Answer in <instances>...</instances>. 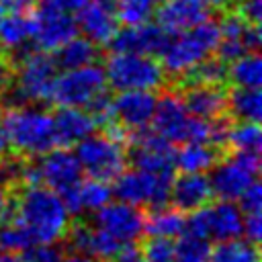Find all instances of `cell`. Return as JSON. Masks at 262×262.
<instances>
[{
    "label": "cell",
    "instance_id": "11",
    "mask_svg": "<svg viewBox=\"0 0 262 262\" xmlns=\"http://www.w3.org/2000/svg\"><path fill=\"white\" fill-rule=\"evenodd\" d=\"M127 164L137 170L164 174L174 172V143L158 135L154 129H139L127 137Z\"/></svg>",
    "mask_w": 262,
    "mask_h": 262
},
{
    "label": "cell",
    "instance_id": "24",
    "mask_svg": "<svg viewBox=\"0 0 262 262\" xmlns=\"http://www.w3.org/2000/svg\"><path fill=\"white\" fill-rule=\"evenodd\" d=\"M98 45L92 43L88 37H72L61 47L53 51V59L57 70H74L88 63H96L98 59Z\"/></svg>",
    "mask_w": 262,
    "mask_h": 262
},
{
    "label": "cell",
    "instance_id": "13",
    "mask_svg": "<svg viewBox=\"0 0 262 262\" xmlns=\"http://www.w3.org/2000/svg\"><path fill=\"white\" fill-rule=\"evenodd\" d=\"M143 221L145 215L139 207L123 203V201H108L102 209L94 213L92 225L108 231L121 244L137 242L143 235Z\"/></svg>",
    "mask_w": 262,
    "mask_h": 262
},
{
    "label": "cell",
    "instance_id": "22",
    "mask_svg": "<svg viewBox=\"0 0 262 262\" xmlns=\"http://www.w3.org/2000/svg\"><path fill=\"white\" fill-rule=\"evenodd\" d=\"M96 123L86 108L78 106H57L53 115L55 147H74L78 141L94 133Z\"/></svg>",
    "mask_w": 262,
    "mask_h": 262
},
{
    "label": "cell",
    "instance_id": "48",
    "mask_svg": "<svg viewBox=\"0 0 262 262\" xmlns=\"http://www.w3.org/2000/svg\"><path fill=\"white\" fill-rule=\"evenodd\" d=\"M102 2H108V4H115V0H102Z\"/></svg>",
    "mask_w": 262,
    "mask_h": 262
},
{
    "label": "cell",
    "instance_id": "9",
    "mask_svg": "<svg viewBox=\"0 0 262 262\" xmlns=\"http://www.w3.org/2000/svg\"><path fill=\"white\" fill-rule=\"evenodd\" d=\"M244 225V213L237 207L235 201H223L209 203L196 211H190V215L184 221V233L203 237V239H235L242 235Z\"/></svg>",
    "mask_w": 262,
    "mask_h": 262
},
{
    "label": "cell",
    "instance_id": "40",
    "mask_svg": "<svg viewBox=\"0 0 262 262\" xmlns=\"http://www.w3.org/2000/svg\"><path fill=\"white\" fill-rule=\"evenodd\" d=\"M88 0H39L35 6L41 8H51V10H61V12H78Z\"/></svg>",
    "mask_w": 262,
    "mask_h": 262
},
{
    "label": "cell",
    "instance_id": "39",
    "mask_svg": "<svg viewBox=\"0 0 262 262\" xmlns=\"http://www.w3.org/2000/svg\"><path fill=\"white\" fill-rule=\"evenodd\" d=\"M242 235H246V239L258 244L260 235H262V219H260V211L258 213H244V225H242Z\"/></svg>",
    "mask_w": 262,
    "mask_h": 262
},
{
    "label": "cell",
    "instance_id": "16",
    "mask_svg": "<svg viewBox=\"0 0 262 262\" xmlns=\"http://www.w3.org/2000/svg\"><path fill=\"white\" fill-rule=\"evenodd\" d=\"M156 90H121L113 98L115 123L121 125L127 133L149 127L156 108Z\"/></svg>",
    "mask_w": 262,
    "mask_h": 262
},
{
    "label": "cell",
    "instance_id": "38",
    "mask_svg": "<svg viewBox=\"0 0 262 262\" xmlns=\"http://www.w3.org/2000/svg\"><path fill=\"white\" fill-rule=\"evenodd\" d=\"M233 12H237L246 23L260 25L262 18V0H235L231 6Z\"/></svg>",
    "mask_w": 262,
    "mask_h": 262
},
{
    "label": "cell",
    "instance_id": "23",
    "mask_svg": "<svg viewBox=\"0 0 262 262\" xmlns=\"http://www.w3.org/2000/svg\"><path fill=\"white\" fill-rule=\"evenodd\" d=\"M223 154L227 151H221L211 143H182L180 149H174V170L209 172Z\"/></svg>",
    "mask_w": 262,
    "mask_h": 262
},
{
    "label": "cell",
    "instance_id": "17",
    "mask_svg": "<svg viewBox=\"0 0 262 262\" xmlns=\"http://www.w3.org/2000/svg\"><path fill=\"white\" fill-rule=\"evenodd\" d=\"M158 25L168 35H178L209 18L211 8L205 0H162L156 6Z\"/></svg>",
    "mask_w": 262,
    "mask_h": 262
},
{
    "label": "cell",
    "instance_id": "2",
    "mask_svg": "<svg viewBox=\"0 0 262 262\" xmlns=\"http://www.w3.org/2000/svg\"><path fill=\"white\" fill-rule=\"evenodd\" d=\"M2 127L12 154L23 158H39L55 147L53 115L31 106H8L2 115Z\"/></svg>",
    "mask_w": 262,
    "mask_h": 262
},
{
    "label": "cell",
    "instance_id": "32",
    "mask_svg": "<svg viewBox=\"0 0 262 262\" xmlns=\"http://www.w3.org/2000/svg\"><path fill=\"white\" fill-rule=\"evenodd\" d=\"M158 0H115V16L125 27L147 23L156 12Z\"/></svg>",
    "mask_w": 262,
    "mask_h": 262
},
{
    "label": "cell",
    "instance_id": "20",
    "mask_svg": "<svg viewBox=\"0 0 262 262\" xmlns=\"http://www.w3.org/2000/svg\"><path fill=\"white\" fill-rule=\"evenodd\" d=\"M213 201V188L205 172H182L172 178L170 203L182 213L196 211Z\"/></svg>",
    "mask_w": 262,
    "mask_h": 262
},
{
    "label": "cell",
    "instance_id": "46",
    "mask_svg": "<svg viewBox=\"0 0 262 262\" xmlns=\"http://www.w3.org/2000/svg\"><path fill=\"white\" fill-rule=\"evenodd\" d=\"M0 262H20V256L16 252H6L2 250L0 252Z\"/></svg>",
    "mask_w": 262,
    "mask_h": 262
},
{
    "label": "cell",
    "instance_id": "34",
    "mask_svg": "<svg viewBox=\"0 0 262 262\" xmlns=\"http://www.w3.org/2000/svg\"><path fill=\"white\" fill-rule=\"evenodd\" d=\"M176 242L174 262H211V246L209 239L182 233Z\"/></svg>",
    "mask_w": 262,
    "mask_h": 262
},
{
    "label": "cell",
    "instance_id": "15",
    "mask_svg": "<svg viewBox=\"0 0 262 262\" xmlns=\"http://www.w3.org/2000/svg\"><path fill=\"white\" fill-rule=\"evenodd\" d=\"M41 184L61 194L82 180V166L72 147H53L37 160Z\"/></svg>",
    "mask_w": 262,
    "mask_h": 262
},
{
    "label": "cell",
    "instance_id": "41",
    "mask_svg": "<svg viewBox=\"0 0 262 262\" xmlns=\"http://www.w3.org/2000/svg\"><path fill=\"white\" fill-rule=\"evenodd\" d=\"M111 262H143L141 248H139L135 242H129V244H125V246L117 252V256H115Z\"/></svg>",
    "mask_w": 262,
    "mask_h": 262
},
{
    "label": "cell",
    "instance_id": "5",
    "mask_svg": "<svg viewBox=\"0 0 262 262\" xmlns=\"http://www.w3.org/2000/svg\"><path fill=\"white\" fill-rule=\"evenodd\" d=\"M106 86L121 90H160L166 84V72L156 55L111 53L102 68Z\"/></svg>",
    "mask_w": 262,
    "mask_h": 262
},
{
    "label": "cell",
    "instance_id": "33",
    "mask_svg": "<svg viewBox=\"0 0 262 262\" xmlns=\"http://www.w3.org/2000/svg\"><path fill=\"white\" fill-rule=\"evenodd\" d=\"M31 246H35V242H33L29 229L14 215H10L4 223H0V250L18 254Z\"/></svg>",
    "mask_w": 262,
    "mask_h": 262
},
{
    "label": "cell",
    "instance_id": "21",
    "mask_svg": "<svg viewBox=\"0 0 262 262\" xmlns=\"http://www.w3.org/2000/svg\"><path fill=\"white\" fill-rule=\"evenodd\" d=\"M59 196L70 215L80 217L82 213H96L98 209H102L113 199V190L108 182L88 176V180H80L72 188L63 190Z\"/></svg>",
    "mask_w": 262,
    "mask_h": 262
},
{
    "label": "cell",
    "instance_id": "31",
    "mask_svg": "<svg viewBox=\"0 0 262 262\" xmlns=\"http://www.w3.org/2000/svg\"><path fill=\"white\" fill-rule=\"evenodd\" d=\"M262 133L256 121H233L227 139V151H254L260 154Z\"/></svg>",
    "mask_w": 262,
    "mask_h": 262
},
{
    "label": "cell",
    "instance_id": "14",
    "mask_svg": "<svg viewBox=\"0 0 262 262\" xmlns=\"http://www.w3.org/2000/svg\"><path fill=\"white\" fill-rule=\"evenodd\" d=\"M172 35H168L158 23H141V25H131L125 29H117V33L111 37L106 47L111 53H145V55H156L164 51Z\"/></svg>",
    "mask_w": 262,
    "mask_h": 262
},
{
    "label": "cell",
    "instance_id": "42",
    "mask_svg": "<svg viewBox=\"0 0 262 262\" xmlns=\"http://www.w3.org/2000/svg\"><path fill=\"white\" fill-rule=\"evenodd\" d=\"M12 80H14V70H12L10 61L6 59V55L0 51V98L12 86Z\"/></svg>",
    "mask_w": 262,
    "mask_h": 262
},
{
    "label": "cell",
    "instance_id": "12",
    "mask_svg": "<svg viewBox=\"0 0 262 262\" xmlns=\"http://www.w3.org/2000/svg\"><path fill=\"white\" fill-rule=\"evenodd\" d=\"M76 35H78V25L72 12L35 6L33 35H31V41L35 43V47L53 53L57 47H61L66 41H70Z\"/></svg>",
    "mask_w": 262,
    "mask_h": 262
},
{
    "label": "cell",
    "instance_id": "45",
    "mask_svg": "<svg viewBox=\"0 0 262 262\" xmlns=\"http://www.w3.org/2000/svg\"><path fill=\"white\" fill-rule=\"evenodd\" d=\"M61 262H100L98 258L90 256V254H80V252H72L68 256H63Z\"/></svg>",
    "mask_w": 262,
    "mask_h": 262
},
{
    "label": "cell",
    "instance_id": "4",
    "mask_svg": "<svg viewBox=\"0 0 262 262\" xmlns=\"http://www.w3.org/2000/svg\"><path fill=\"white\" fill-rule=\"evenodd\" d=\"M154 131L170 143H209V121L190 115L178 90H166L156 98Z\"/></svg>",
    "mask_w": 262,
    "mask_h": 262
},
{
    "label": "cell",
    "instance_id": "26",
    "mask_svg": "<svg viewBox=\"0 0 262 262\" xmlns=\"http://www.w3.org/2000/svg\"><path fill=\"white\" fill-rule=\"evenodd\" d=\"M33 35V14L27 10L20 12H10L2 16L0 20V51L8 53L25 43L31 41Z\"/></svg>",
    "mask_w": 262,
    "mask_h": 262
},
{
    "label": "cell",
    "instance_id": "7",
    "mask_svg": "<svg viewBox=\"0 0 262 262\" xmlns=\"http://www.w3.org/2000/svg\"><path fill=\"white\" fill-rule=\"evenodd\" d=\"M106 76L102 66L88 63L74 70H63L55 76L47 102L55 106H78L86 108L100 92H104Z\"/></svg>",
    "mask_w": 262,
    "mask_h": 262
},
{
    "label": "cell",
    "instance_id": "3",
    "mask_svg": "<svg viewBox=\"0 0 262 262\" xmlns=\"http://www.w3.org/2000/svg\"><path fill=\"white\" fill-rule=\"evenodd\" d=\"M217 43H219V25L217 20L207 18L188 31L172 35L158 59L166 76L178 80L184 72H188L199 61L215 53Z\"/></svg>",
    "mask_w": 262,
    "mask_h": 262
},
{
    "label": "cell",
    "instance_id": "30",
    "mask_svg": "<svg viewBox=\"0 0 262 262\" xmlns=\"http://www.w3.org/2000/svg\"><path fill=\"white\" fill-rule=\"evenodd\" d=\"M211 262H260L258 244L250 239H225L211 248Z\"/></svg>",
    "mask_w": 262,
    "mask_h": 262
},
{
    "label": "cell",
    "instance_id": "37",
    "mask_svg": "<svg viewBox=\"0 0 262 262\" xmlns=\"http://www.w3.org/2000/svg\"><path fill=\"white\" fill-rule=\"evenodd\" d=\"M237 207L242 209V213H258L262 207V188L258 184V180H254L239 196H237Z\"/></svg>",
    "mask_w": 262,
    "mask_h": 262
},
{
    "label": "cell",
    "instance_id": "35",
    "mask_svg": "<svg viewBox=\"0 0 262 262\" xmlns=\"http://www.w3.org/2000/svg\"><path fill=\"white\" fill-rule=\"evenodd\" d=\"M174 254H176V242L172 237L147 235V239L141 246L143 262H174Z\"/></svg>",
    "mask_w": 262,
    "mask_h": 262
},
{
    "label": "cell",
    "instance_id": "25",
    "mask_svg": "<svg viewBox=\"0 0 262 262\" xmlns=\"http://www.w3.org/2000/svg\"><path fill=\"white\" fill-rule=\"evenodd\" d=\"M262 96L260 88L231 86L227 90V115L233 121H256L262 117Z\"/></svg>",
    "mask_w": 262,
    "mask_h": 262
},
{
    "label": "cell",
    "instance_id": "28",
    "mask_svg": "<svg viewBox=\"0 0 262 262\" xmlns=\"http://www.w3.org/2000/svg\"><path fill=\"white\" fill-rule=\"evenodd\" d=\"M227 82L233 86L260 88L262 84V59L258 51H250L227 63Z\"/></svg>",
    "mask_w": 262,
    "mask_h": 262
},
{
    "label": "cell",
    "instance_id": "18",
    "mask_svg": "<svg viewBox=\"0 0 262 262\" xmlns=\"http://www.w3.org/2000/svg\"><path fill=\"white\" fill-rule=\"evenodd\" d=\"M186 111L199 119H215L227 115V88L225 84H188L176 88Z\"/></svg>",
    "mask_w": 262,
    "mask_h": 262
},
{
    "label": "cell",
    "instance_id": "6",
    "mask_svg": "<svg viewBox=\"0 0 262 262\" xmlns=\"http://www.w3.org/2000/svg\"><path fill=\"white\" fill-rule=\"evenodd\" d=\"M76 158L90 178L98 180H115L127 166V147L125 141L100 131L90 133L76 145Z\"/></svg>",
    "mask_w": 262,
    "mask_h": 262
},
{
    "label": "cell",
    "instance_id": "19",
    "mask_svg": "<svg viewBox=\"0 0 262 262\" xmlns=\"http://www.w3.org/2000/svg\"><path fill=\"white\" fill-rule=\"evenodd\" d=\"M76 25L78 31H82L84 37H88L96 45H106L119 29L113 4L102 0H88L76 12Z\"/></svg>",
    "mask_w": 262,
    "mask_h": 262
},
{
    "label": "cell",
    "instance_id": "8",
    "mask_svg": "<svg viewBox=\"0 0 262 262\" xmlns=\"http://www.w3.org/2000/svg\"><path fill=\"white\" fill-rule=\"evenodd\" d=\"M174 172L154 174L145 170H129L121 172L115 178V184L111 186L117 201L135 205V207H147L158 209L170 203V186H172Z\"/></svg>",
    "mask_w": 262,
    "mask_h": 262
},
{
    "label": "cell",
    "instance_id": "36",
    "mask_svg": "<svg viewBox=\"0 0 262 262\" xmlns=\"http://www.w3.org/2000/svg\"><path fill=\"white\" fill-rule=\"evenodd\" d=\"M63 248L57 244H35L27 248L20 256V262H61Z\"/></svg>",
    "mask_w": 262,
    "mask_h": 262
},
{
    "label": "cell",
    "instance_id": "47",
    "mask_svg": "<svg viewBox=\"0 0 262 262\" xmlns=\"http://www.w3.org/2000/svg\"><path fill=\"white\" fill-rule=\"evenodd\" d=\"M4 12H6V10H4L2 6H0V20H2V16H4Z\"/></svg>",
    "mask_w": 262,
    "mask_h": 262
},
{
    "label": "cell",
    "instance_id": "1",
    "mask_svg": "<svg viewBox=\"0 0 262 262\" xmlns=\"http://www.w3.org/2000/svg\"><path fill=\"white\" fill-rule=\"evenodd\" d=\"M12 215L29 229L35 244H57L72 223L61 196L43 184L14 188Z\"/></svg>",
    "mask_w": 262,
    "mask_h": 262
},
{
    "label": "cell",
    "instance_id": "10",
    "mask_svg": "<svg viewBox=\"0 0 262 262\" xmlns=\"http://www.w3.org/2000/svg\"><path fill=\"white\" fill-rule=\"evenodd\" d=\"M260 170V154L254 151H227L211 168L213 196L223 201H237V196L256 180Z\"/></svg>",
    "mask_w": 262,
    "mask_h": 262
},
{
    "label": "cell",
    "instance_id": "29",
    "mask_svg": "<svg viewBox=\"0 0 262 262\" xmlns=\"http://www.w3.org/2000/svg\"><path fill=\"white\" fill-rule=\"evenodd\" d=\"M227 82V63L221 61L217 55H209L199 61L194 68L184 72L178 78V88L188 84H225Z\"/></svg>",
    "mask_w": 262,
    "mask_h": 262
},
{
    "label": "cell",
    "instance_id": "27",
    "mask_svg": "<svg viewBox=\"0 0 262 262\" xmlns=\"http://www.w3.org/2000/svg\"><path fill=\"white\" fill-rule=\"evenodd\" d=\"M184 213L176 207H158L149 209L143 221V233L145 235H160V237H178L184 233Z\"/></svg>",
    "mask_w": 262,
    "mask_h": 262
},
{
    "label": "cell",
    "instance_id": "44",
    "mask_svg": "<svg viewBox=\"0 0 262 262\" xmlns=\"http://www.w3.org/2000/svg\"><path fill=\"white\" fill-rule=\"evenodd\" d=\"M39 0H0V6L4 10H10V12H20V10H31L35 8Z\"/></svg>",
    "mask_w": 262,
    "mask_h": 262
},
{
    "label": "cell",
    "instance_id": "43",
    "mask_svg": "<svg viewBox=\"0 0 262 262\" xmlns=\"http://www.w3.org/2000/svg\"><path fill=\"white\" fill-rule=\"evenodd\" d=\"M14 211V188L0 186V223H4Z\"/></svg>",
    "mask_w": 262,
    "mask_h": 262
}]
</instances>
